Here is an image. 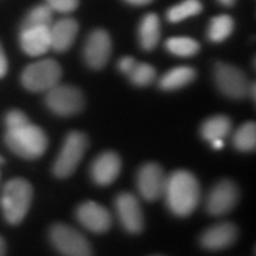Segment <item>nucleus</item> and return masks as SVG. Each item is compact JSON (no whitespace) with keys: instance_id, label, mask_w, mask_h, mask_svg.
<instances>
[{"instance_id":"c756f323","label":"nucleus","mask_w":256,"mask_h":256,"mask_svg":"<svg viewBox=\"0 0 256 256\" xmlns=\"http://www.w3.org/2000/svg\"><path fill=\"white\" fill-rule=\"evenodd\" d=\"M8 67H9V64H8V57H6L4 52H3V47L0 46V78L6 76V73H8Z\"/></svg>"},{"instance_id":"c9c22d12","label":"nucleus","mask_w":256,"mask_h":256,"mask_svg":"<svg viewBox=\"0 0 256 256\" xmlns=\"http://www.w3.org/2000/svg\"><path fill=\"white\" fill-rule=\"evenodd\" d=\"M3 162H4V160H3V158L0 156V164H3Z\"/></svg>"},{"instance_id":"b1692460","label":"nucleus","mask_w":256,"mask_h":256,"mask_svg":"<svg viewBox=\"0 0 256 256\" xmlns=\"http://www.w3.org/2000/svg\"><path fill=\"white\" fill-rule=\"evenodd\" d=\"M53 10L47 4H40L28 12L22 23V28H50L53 23Z\"/></svg>"},{"instance_id":"72a5a7b5","label":"nucleus","mask_w":256,"mask_h":256,"mask_svg":"<svg viewBox=\"0 0 256 256\" xmlns=\"http://www.w3.org/2000/svg\"><path fill=\"white\" fill-rule=\"evenodd\" d=\"M6 255V242L4 239L0 236V256Z\"/></svg>"},{"instance_id":"5701e85b","label":"nucleus","mask_w":256,"mask_h":256,"mask_svg":"<svg viewBox=\"0 0 256 256\" xmlns=\"http://www.w3.org/2000/svg\"><path fill=\"white\" fill-rule=\"evenodd\" d=\"M165 48L175 56L180 57H191L200 52V43L191 37H171L165 42Z\"/></svg>"},{"instance_id":"cd10ccee","label":"nucleus","mask_w":256,"mask_h":256,"mask_svg":"<svg viewBox=\"0 0 256 256\" xmlns=\"http://www.w3.org/2000/svg\"><path fill=\"white\" fill-rule=\"evenodd\" d=\"M28 116L20 110H12L6 114V118H4V124H6V130L8 128H16L20 126H24L28 124Z\"/></svg>"},{"instance_id":"7c9ffc66","label":"nucleus","mask_w":256,"mask_h":256,"mask_svg":"<svg viewBox=\"0 0 256 256\" xmlns=\"http://www.w3.org/2000/svg\"><path fill=\"white\" fill-rule=\"evenodd\" d=\"M127 3L132 4V6H146V4H150L152 3L154 0H126Z\"/></svg>"},{"instance_id":"20e7f679","label":"nucleus","mask_w":256,"mask_h":256,"mask_svg":"<svg viewBox=\"0 0 256 256\" xmlns=\"http://www.w3.org/2000/svg\"><path fill=\"white\" fill-rule=\"evenodd\" d=\"M62 67L53 58H42L28 64L22 73V84L32 92H46L60 82Z\"/></svg>"},{"instance_id":"9d476101","label":"nucleus","mask_w":256,"mask_h":256,"mask_svg":"<svg viewBox=\"0 0 256 256\" xmlns=\"http://www.w3.org/2000/svg\"><path fill=\"white\" fill-rule=\"evenodd\" d=\"M166 176L164 170L156 162H146L138 170L137 188L146 201H156L162 196Z\"/></svg>"},{"instance_id":"4be33fe9","label":"nucleus","mask_w":256,"mask_h":256,"mask_svg":"<svg viewBox=\"0 0 256 256\" xmlns=\"http://www.w3.org/2000/svg\"><path fill=\"white\" fill-rule=\"evenodd\" d=\"M202 12V3L200 0H184L172 6L166 12V20L171 23H180L185 18L196 16Z\"/></svg>"},{"instance_id":"a211bd4d","label":"nucleus","mask_w":256,"mask_h":256,"mask_svg":"<svg viewBox=\"0 0 256 256\" xmlns=\"http://www.w3.org/2000/svg\"><path fill=\"white\" fill-rule=\"evenodd\" d=\"M161 37V22L156 13L146 14L138 28V40L140 46L144 50L150 52L156 48Z\"/></svg>"},{"instance_id":"9b49d317","label":"nucleus","mask_w":256,"mask_h":256,"mask_svg":"<svg viewBox=\"0 0 256 256\" xmlns=\"http://www.w3.org/2000/svg\"><path fill=\"white\" fill-rule=\"evenodd\" d=\"M116 210L118 220L130 234H140L144 229V214L137 196L130 192H122L116 198Z\"/></svg>"},{"instance_id":"bb28decb","label":"nucleus","mask_w":256,"mask_h":256,"mask_svg":"<svg viewBox=\"0 0 256 256\" xmlns=\"http://www.w3.org/2000/svg\"><path fill=\"white\" fill-rule=\"evenodd\" d=\"M80 0H46V4L57 13H72L77 9Z\"/></svg>"},{"instance_id":"2f4dec72","label":"nucleus","mask_w":256,"mask_h":256,"mask_svg":"<svg viewBox=\"0 0 256 256\" xmlns=\"http://www.w3.org/2000/svg\"><path fill=\"white\" fill-rule=\"evenodd\" d=\"M255 88H256L255 82H250V84H249V88H248V94H249V96L252 97V100H254V101H255V98H256Z\"/></svg>"},{"instance_id":"39448f33","label":"nucleus","mask_w":256,"mask_h":256,"mask_svg":"<svg viewBox=\"0 0 256 256\" xmlns=\"http://www.w3.org/2000/svg\"><path fill=\"white\" fill-rule=\"evenodd\" d=\"M88 146V138L80 131H72L60 150L53 165V172L57 178H67L73 174L84 156Z\"/></svg>"},{"instance_id":"7ed1b4c3","label":"nucleus","mask_w":256,"mask_h":256,"mask_svg":"<svg viewBox=\"0 0 256 256\" xmlns=\"http://www.w3.org/2000/svg\"><path fill=\"white\" fill-rule=\"evenodd\" d=\"M33 200V188L23 178H13L4 185L2 192V210L4 220L12 225H18L26 218Z\"/></svg>"},{"instance_id":"6ab92c4d","label":"nucleus","mask_w":256,"mask_h":256,"mask_svg":"<svg viewBox=\"0 0 256 256\" xmlns=\"http://www.w3.org/2000/svg\"><path fill=\"white\" fill-rule=\"evenodd\" d=\"M195 77H196V72L192 67H188V66L175 67V68L168 70L160 78V87L162 90H168V92L178 90V88H182L194 82Z\"/></svg>"},{"instance_id":"f8f14e48","label":"nucleus","mask_w":256,"mask_h":256,"mask_svg":"<svg viewBox=\"0 0 256 256\" xmlns=\"http://www.w3.org/2000/svg\"><path fill=\"white\" fill-rule=\"evenodd\" d=\"M239 200V190L235 182L224 180L216 184L208 195L206 210L214 216L225 215L235 208Z\"/></svg>"},{"instance_id":"423d86ee","label":"nucleus","mask_w":256,"mask_h":256,"mask_svg":"<svg viewBox=\"0 0 256 256\" xmlns=\"http://www.w3.org/2000/svg\"><path fill=\"white\" fill-rule=\"evenodd\" d=\"M53 246L63 256H92V249L87 238L77 229L64 224H56L48 232Z\"/></svg>"},{"instance_id":"1a4fd4ad","label":"nucleus","mask_w":256,"mask_h":256,"mask_svg":"<svg viewBox=\"0 0 256 256\" xmlns=\"http://www.w3.org/2000/svg\"><path fill=\"white\" fill-rule=\"evenodd\" d=\"M112 50L110 34L106 30L97 28L90 33L84 44V60L92 70H100L108 63Z\"/></svg>"},{"instance_id":"473e14b6","label":"nucleus","mask_w":256,"mask_h":256,"mask_svg":"<svg viewBox=\"0 0 256 256\" xmlns=\"http://www.w3.org/2000/svg\"><path fill=\"white\" fill-rule=\"evenodd\" d=\"M210 144L215 150H220V148H224V140H214V141H210Z\"/></svg>"},{"instance_id":"a878e982","label":"nucleus","mask_w":256,"mask_h":256,"mask_svg":"<svg viewBox=\"0 0 256 256\" xmlns=\"http://www.w3.org/2000/svg\"><path fill=\"white\" fill-rule=\"evenodd\" d=\"M127 76L130 77L132 84L140 86V87H146V86H150L151 82L156 80V72L151 64L138 63L137 62Z\"/></svg>"},{"instance_id":"2eb2a0df","label":"nucleus","mask_w":256,"mask_h":256,"mask_svg":"<svg viewBox=\"0 0 256 256\" xmlns=\"http://www.w3.org/2000/svg\"><path fill=\"white\" fill-rule=\"evenodd\" d=\"M238 238V228L232 222H222L208 228L201 235V245L210 250L230 246Z\"/></svg>"},{"instance_id":"c85d7f7f","label":"nucleus","mask_w":256,"mask_h":256,"mask_svg":"<svg viewBox=\"0 0 256 256\" xmlns=\"http://www.w3.org/2000/svg\"><path fill=\"white\" fill-rule=\"evenodd\" d=\"M137 63V60L134 58V57H131V56H126V57H121L118 60V68L121 73L128 74L131 72V68L136 66Z\"/></svg>"},{"instance_id":"412c9836","label":"nucleus","mask_w":256,"mask_h":256,"mask_svg":"<svg viewBox=\"0 0 256 256\" xmlns=\"http://www.w3.org/2000/svg\"><path fill=\"white\" fill-rule=\"evenodd\" d=\"M234 18L228 14H220L216 18H214L210 22L208 26V38L214 43H220L226 40L230 33L234 32Z\"/></svg>"},{"instance_id":"aec40b11","label":"nucleus","mask_w":256,"mask_h":256,"mask_svg":"<svg viewBox=\"0 0 256 256\" xmlns=\"http://www.w3.org/2000/svg\"><path fill=\"white\" fill-rule=\"evenodd\" d=\"M230 120L226 116H214L208 118L201 127V136L208 141L224 140L230 132Z\"/></svg>"},{"instance_id":"dca6fc26","label":"nucleus","mask_w":256,"mask_h":256,"mask_svg":"<svg viewBox=\"0 0 256 256\" xmlns=\"http://www.w3.org/2000/svg\"><path fill=\"white\" fill-rule=\"evenodd\" d=\"M78 34V23L76 18H64L53 22L50 26V43L52 50L63 53L73 46L74 40Z\"/></svg>"},{"instance_id":"f03ea898","label":"nucleus","mask_w":256,"mask_h":256,"mask_svg":"<svg viewBox=\"0 0 256 256\" xmlns=\"http://www.w3.org/2000/svg\"><path fill=\"white\" fill-rule=\"evenodd\" d=\"M4 142L14 154L26 160H34L43 156L48 144L44 131L30 121L20 127L8 128Z\"/></svg>"},{"instance_id":"0eeeda50","label":"nucleus","mask_w":256,"mask_h":256,"mask_svg":"<svg viewBox=\"0 0 256 256\" xmlns=\"http://www.w3.org/2000/svg\"><path fill=\"white\" fill-rule=\"evenodd\" d=\"M46 106L60 117H70L82 110L84 96L77 87L58 82L46 92Z\"/></svg>"},{"instance_id":"393cba45","label":"nucleus","mask_w":256,"mask_h":256,"mask_svg":"<svg viewBox=\"0 0 256 256\" xmlns=\"http://www.w3.org/2000/svg\"><path fill=\"white\" fill-rule=\"evenodd\" d=\"M234 146L239 151H254L256 146V126L254 121L245 122L234 134Z\"/></svg>"},{"instance_id":"f704fd0d","label":"nucleus","mask_w":256,"mask_h":256,"mask_svg":"<svg viewBox=\"0 0 256 256\" xmlns=\"http://www.w3.org/2000/svg\"><path fill=\"white\" fill-rule=\"evenodd\" d=\"M218 2H220V4H224V6H234L236 0H218Z\"/></svg>"},{"instance_id":"6e6552de","label":"nucleus","mask_w":256,"mask_h":256,"mask_svg":"<svg viewBox=\"0 0 256 256\" xmlns=\"http://www.w3.org/2000/svg\"><path fill=\"white\" fill-rule=\"evenodd\" d=\"M215 82L220 92L230 98H244L248 96L250 84L240 68L226 63H216L215 66Z\"/></svg>"},{"instance_id":"4468645a","label":"nucleus","mask_w":256,"mask_h":256,"mask_svg":"<svg viewBox=\"0 0 256 256\" xmlns=\"http://www.w3.org/2000/svg\"><path fill=\"white\" fill-rule=\"evenodd\" d=\"M121 171V158L114 151H106L92 161L90 172L94 182L101 186L112 184Z\"/></svg>"},{"instance_id":"ddd939ff","label":"nucleus","mask_w":256,"mask_h":256,"mask_svg":"<svg viewBox=\"0 0 256 256\" xmlns=\"http://www.w3.org/2000/svg\"><path fill=\"white\" fill-rule=\"evenodd\" d=\"M76 215L82 226L94 234H104L112 225V216L110 210L97 202L87 201L82 204L77 208Z\"/></svg>"},{"instance_id":"f257e3e1","label":"nucleus","mask_w":256,"mask_h":256,"mask_svg":"<svg viewBox=\"0 0 256 256\" xmlns=\"http://www.w3.org/2000/svg\"><path fill=\"white\" fill-rule=\"evenodd\" d=\"M162 195L170 210L182 218L196 210L201 200V186L195 175L185 170H178L166 176Z\"/></svg>"},{"instance_id":"f3484780","label":"nucleus","mask_w":256,"mask_h":256,"mask_svg":"<svg viewBox=\"0 0 256 256\" xmlns=\"http://www.w3.org/2000/svg\"><path fill=\"white\" fill-rule=\"evenodd\" d=\"M20 46L26 54L32 57L46 54L52 50L50 28H20Z\"/></svg>"}]
</instances>
